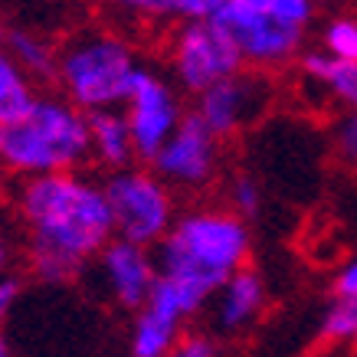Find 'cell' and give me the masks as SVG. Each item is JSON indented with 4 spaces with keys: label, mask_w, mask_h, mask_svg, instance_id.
Returning <instances> with one entry per match:
<instances>
[{
    "label": "cell",
    "mask_w": 357,
    "mask_h": 357,
    "mask_svg": "<svg viewBox=\"0 0 357 357\" xmlns=\"http://www.w3.org/2000/svg\"><path fill=\"white\" fill-rule=\"evenodd\" d=\"M121 112L128 119L138 161H148V164L158 158V151L171 141V135L184 121V109H181L177 89L161 73L148 69V66L141 69L138 82H135V89H131V96Z\"/></svg>",
    "instance_id": "8"
},
{
    "label": "cell",
    "mask_w": 357,
    "mask_h": 357,
    "mask_svg": "<svg viewBox=\"0 0 357 357\" xmlns=\"http://www.w3.org/2000/svg\"><path fill=\"white\" fill-rule=\"evenodd\" d=\"M302 73L312 79L314 86H321L325 92H331V98H337L341 105H347L351 112H357V66L331 59L321 50H312L298 59Z\"/></svg>",
    "instance_id": "15"
},
{
    "label": "cell",
    "mask_w": 357,
    "mask_h": 357,
    "mask_svg": "<svg viewBox=\"0 0 357 357\" xmlns=\"http://www.w3.org/2000/svg\"><path fill=\"white\" fill-rule=\"evenodd\" d=\"M20 292L23 285L17 275H0V321L13 312V305L20 302Z\"/></svg>",
    "instance_id": "22"
},
{
    "label": "cell",
    "mask_w": 357,
    "mask_h": 357,
    "mask_svg": "<svg viewBox=\"0 0 357 357\" xmlns=\"http://www.w3.org/2000/svg\"><path fill=\"white\" fill-rule=\"evenodd\" d=\"M321 53L331 59L357 66V20L354 17H335L321 30Z\"/></svg>",
    "instance_id": "18"
},
{
    "label": "cell",
    "mask_w": 357,
    "mask_h": 357,
    "mask_svg": "<svg viewBox=\"0 0 357 357\" xmlns=\"http://www.w3.org/2000/svg\"><path fill=\"white\" fill-rule=\"evenodd\" d=\"M167 63L177 89L190 96H204L206 89L220 86L246 69L239 50L213 17L177 23L167 43Z\"/></svg>",
    "instance_id": "7"
},
{
    "label": "cell",
    "mask_w": 357,
    "mask_h": 357,
    "mask_svg": "<svg viewBox=\"0 0 357 357\" xmlns=\"http://www.w3.org/2000/svg\"><path fill=\"white\" fill-rule=\"evenodd\" d=\"M0 144H3V125H0Z\"/></svg>",
    "instance_id": "24"
},
{
    "label": "cell",
    "mask_w": 357,
    "mask_h": 357,
    "mask_svg": "<svg viewBox=\"0 0 357 357\" xmlns=\"http://www.w3.org/2000/svg\"><path fill=\"white\" fill-rule=\"evenodd\" d=\"M89 269H92L98 292L105 295V302L135 314L148 305V298L154 292V282H158L154 249H141L135 243H125V239H112Z\"/></svg>",
    "instance_id": "11"
},
{
    "label": "cell",
    "mask_w": 357,
    "mask_h": 357,
    "mask_svg": "<svg viewBox=\"0 0 357 357\" xmlns=\"http://www.w3.org/2000/svg\"><path fill=\"white\" fill-rule=\"evenodd\" d=\"M167 357H213V344L204 335H187Z\"/></svg>",
    "instance_id": "21"
},
{
    "label": "cell",
    "mask_w": 357,
    "mask_h": 357,
    "mask_svg": "<svg viewBox=\"0 0 357 357\" xmlns=\"http://www.w3.org/2000/svg\"><path fill=\"white\" fill-rule=\"evenodd\" d=\"M335 144H337V154L357 167V112H347L344 119L337 121Z\"/></svg>",
    "instance_id": "20"
},
{
    "label": "cell",
    "mask_w": 357,
    "mask_h": 357,
    "mask_svg": "<svg viewBox=\"0 0 357 357\" xmlns=\"http://www.w3.org/2000/svg\"><path fill=\"white\" fill-rule=\"evenodd\" d=\"M269 102H272L269 76L243 69L239 76L206 89L204 96H197L194 115L204 121L210 135H217L223 141L239 135L243 128H249L252 121H259L266 115V109H269Z\"/></svg>",
    "instance_id": "10"
},
{
    "label": "cell",
    "mask_w": 357,
    "mask_h": 357,
    "mask_svg": "<svg viewBox=\"0 0 357 357\" xmlns=\"http://www.w3.org/2000/svg\"><path fill=\"white\" fill-rule=\"evenodd\" d=\"M266 305V285L256 269H239L233 279L213 295V314L223 331H239L259 318Z\"/></svg>",
    "instance_id": "12"
},
{
    "label": "cell",
    "mask_w": 357,
    "mask_h": 357,
    "mask_svg": "<svg viewBox=\"0 0 357 357\" xmlns=\"http://www.w3.org/2000/svg\"><path fill=\"white\" fill-rule=\"evenodd\" d=\"M354 344H357V335H354Z\"/></svg>",
    "instance_id": "25"
},
{
    "label": "cell",
    "mask_w": 357,
    "mask_h": 357,
    "mask_svg": "<svg viewBox=\"0 0 357 357\" xmlns=\"http://www.w3.org/2000/svg\"><path fill=\"white\" fill-rule=\"evenodd\" d=\"M259 206H262L259 184H256L249 174H236V177L229 181V210H233L239 220H249L259 213Z\"/></svg>",
    "instance_id": "19"
},
{
    "label": "cell",
    "mask_w": 357,
    "mask_h": 357,
    "mask_svg": "<svg viewBox=\"0 0 357 357\" xmlns=\"http://www.w3.org/2000/svg\"><path fill=\"white\" fill-rule=\"evenodd\" d=\"M7 262H10V246L0 239V275H7Z\"/></svg>",
    "instance_id": "23"
},
{
    "label": "cell",
    "mask_w": 357,
    "mask_h": 357,
    "mask_svg": "<svg viewBox=\"0 0 357 357\" xmlns=\"http://www.w3.org/2000/svg\"><path fill=\"white\" fill-rule=\"evenodd\" d=\"M92 161L89 115L63 96H36L30 112L3 128L0 164L13 177L79 174Z\"/></svg>",
    "instance_id": "4"
},
{
    "label": "cell",
    "mask_w": 357,
    "mask_h": 357,
    "mask_svg": "<svg viewBox=\"0 0 357 357\" xmlns=\"http://www.w3.org/2000/svg\"><path fill=\"white\" fill-rule=\"evenodd\" d=\"M0 43L7 46V53L17 59L23 73L33 82H53L56 79V53L59 46L53 40H46L43 33L26 30V26H3L0 30Z\"/></svg>",
    "instance_id": "14"
},
{
    "label": "cell",
    "mask_w": 357,
    "mask_h": 357,
    "mask_svg": "<svg viewBox=\"0 0 357 357\" xmlns=\"http://www.w3.org/2000/svg\"><path fill=\"white\" fill-rule=\"evenodd\" d=\"M115 239L135 243L141 249H158L177 220L174 190L151 167H125L105 181Z\"/></svg>",
    "instance_id": "6"
},
{
    "label": "cell",
    "mask_w": 357,
    "mask_h": 357,
    "mask_svg": "<svg viewBox=\"0 0 357 357\" xmlns=\"http://www.w3.org/2000/svg\"><path fill=\"white\" fill-rule=\"evenodd\" d=\"M181 341H184L181 325H174L148 308H141L131 325V357H167Z\"/></svg>",
    "instance_id": "17"
},
{
    "label": "cell",
    "mask_w": 357,
    "mask_h": 357,
    "mask_svg": "<svg viewBox=\"0 0 357 357\" xmlns=\"http://www.w3.org/2000/svg\"><path fill=\"white\" fill-rule=\"evenodd\" d=\"M312 17L308 0H217L213 10V20L252 73H275L302 59Z\"/></svg>",
    "instance_id": "5"
},
{
    "label": "cell",
    "mask_w": 357,
    "mask_h": 357,
    "mask_svg": "<svg viewBox=\"0 0 357 357\" xmlns=\"http://www.w3.org/2000/svg\"><path fill=\"white\" fill-rule=\"evenodd\" d=\"M13 210L26 229L30 266L43 282L82 275L115 239L105 184L82 171L20 181Z\"/></svg>",
    "instance_id": "1"
},
{
    "label": "cell",
    "mask_w": 357,
    "mask_h": 357,
    "mask_svg": "<svg viewBox=\"0 0 357 357\" xmlns=\"http://www.w3.org/2000/svg\"><path fill=\"white\" fill-rule=\"evenodd\" d=\"M249 227L229 206H194L177 213L171 233L154 249L158 275L177 279L197 289L200 295H213L227 285L249 262Z\"/></svg>",
    "instance_id": "2"
},
{
    "label": "cell",
    "mask_w": 357,
    "mask_h": 357,
    "mask_svg": "<svg viewBox=\"0 0 357 357\" xmlns=\"http://www.w3.org/2000/svg\"><path fill=\"white\" fill-rule=\"evenodd\" d=\"M151 171L161 177L164 184L181 187V190H204L217 181L220 174V138L210 135L206 125L187 112L181 128L171 135L158 158L151 161Z\"/></svg>",
    "instance_id": "9"
},
{
    "label": "cell",
    "mask_w": 357,
    "mask_h": 357,
    "mask_svg": "<svg viewBox=\"0 0 357 357\" xmlns=\"http://www.w3.org/2000/svg\"><path fill=\"white\" fill-rule=\"evenodd\" d=\"M89 138H92V161L109 174L135 167V161H138L128 119L121 109L89 115Z\"/></svg>",
    "instance_id": "13"
},
{
    "label": "cell",
    "mask_w": 357,
    "mask_h": 357,
    "mask_svg": "<svg viewBox=\"0 0 357 357\" xmlns=\"http://www.w3.org/2000/svg\"><path fill=\"white\" fill-rule=\"evenodd\" d=\"M36 96H40L36 82L17 66V59L7 53V46L0 43V125L7 128L17 119H23L36 102Z\"/></svg>",
    "instance_id": "16"
},
{
    "label": "cell",
    "mask_w": 357,
    "mask_h": 357,
    "mask_svg": "<svg viewBox=\"0 0 357 357\" xmlns=\"http://www.w3.org/2000/svg\"><path fill=\"white\" fill-rule=\"evenodd\" d=\"M141 69L135 46L109 26H82L69 33L56 53V86L79 112L125 109Z\"/></svg>",
    "instance_id": "3"
}]
</instances>
